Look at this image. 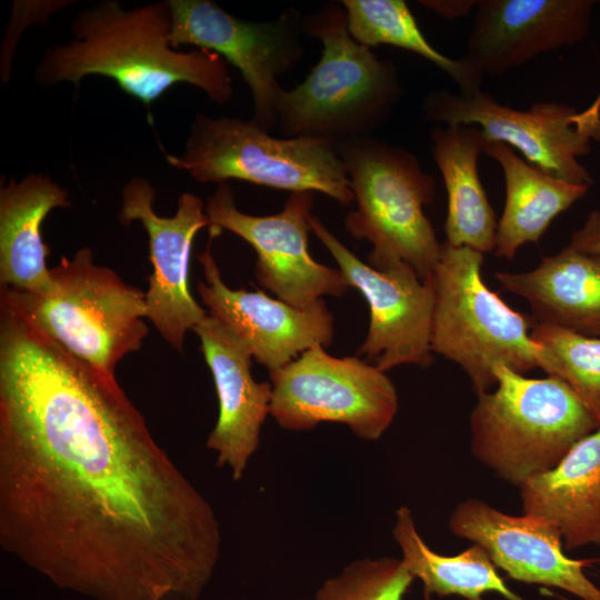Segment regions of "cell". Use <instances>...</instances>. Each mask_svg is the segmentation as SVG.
<instances>
[{"mask_svg": "<svg viewBox=\"0 0 600 600\" xmlns=\"http://www.w3.org/2000/svg\"><path fill=\"white\" fill-rule=\"evenodd\" d=\"M592 0H480L461 57L482 78L582 41Z\"/></svg>", "mask_w": 600, "mask_h": 600, "instance_id": "obj_17", "label": "cell"}, {"mask_svg": "<svg viewBox=\"0 0 600 600\" xmlns=\"http://www.w3.org/2000/svg\"><path fill=\"white\" fill-rule=\"evenodd\" d=\"M482 263L483 253L446 241L431 277V350L459 364L477 396L496 387L497 364L520 374L539 368L530 337L536 320L513 310L486 286Z\"/></svg>", "mask_w": 600, "mask_h": 600, "instance_id": "obj_7", "label": "cell"}, {"mask_svg": "<svg viewBox=\"0 0 600 600\" xmlns=\"http://www.w3.org/2000/svg\"><path fill=\"white\" fill-rule=\"evenodd\" d=\"M193 331L212 373L219 403L207 448L217 453L218 467L228 466L233 480H240L259 447L261 427L270 414L272 387L253 379L249 347L218 319L208 314Z\"/></svg>", "mask_w": 600, "mask_h": 600, "instance_id": "obj_18", "label": "cell"}, {"mask_svg": "<svg viewBox=\"0 0 600 600\" xmlns=\"http://www.w3.org/2000/svg\"><path fill=\"white\" fill-rule=\"evenodd\" d=\"M496 278L529 303L536 322L600 337L599 256L567 246L530 271H497Z\"/></svg>", "mask_w": 600, "mask_h": 600, "instance_id": "obj_20", "label": "cell"}, {"mask_svg": "<svg viewBox=\"0 0 600 600\" xmlns=\"http://www.w3.org/2000/svg\"><path fill=\"white\" fill-rule=\"evenodd\" d=\"M324 349L316 346L269 372L270 414L287 430L338 422L363 440H378L398 412L393 382L359 356L337 358Z\"/></svg>", "mask_w": 600, "mask_h": 600, "instance_id": "obj_9", "label": "cell"}, {"mask_svg": "<svg viewBox=\"0 0 600 600\" xmlns=\"http://www.w3.org/2000/svg\"><path fill=\"white\" fill-rule=\"evenodd\" d=\"M43 292L1 287L0 303L22 317L73 357L114 377L123 357L148 334L146 292L98 266L84 247L50 269Z\"/></svg>", "mask_w": 600, "mask_h": 600, "instance_id": "obj_4", "label": "cell"}, {"mask_svg": "<svg viewBox=\"0 0 600 600\" xmlns=\"http://www.w3.org/2000/svg\"><path fill=\"white\" fill-rule=\"evenodd\" d=\"M313 199L314 192H293L280 212L251 216L237 208L231 186L220 183L206 204L210 239L228 230L247 241L257 253L258 283L293 307L341 297L350 287L340 270L317 262L308 249Z\"/></svg>", "mask_w": 600, "mask_h": 600, "instance_id": "obj_12", "label": "cell"}, {"mask_svg": "<svg viewBox=\"0 0 600 600\" xmlns=\"http://www.w3.org/2000/svg\"><path fill=\"white\" fill-rule=\"evenodd\" d=\"M67 190L48 174L29 173L0 188V283L16 290L43 292L51 284L46 258L49 247L41 226L54 208L70 207Z\"/></svg>", "mask_w": 600, "mask_h": 600, "instance_id": "obj_21", "label": "cell"}, {"mask_svg": "<svg viewBox=\"0 0 600 600\" xmlns=\"http://www.w3.org/2000/svg\"><path fill=\"white\" fill-rule=\"evenodd\" d=\"M198 260L204 281H198L197 292L209 314L238 336L249 347L252 358L269 372L316 346H331L333 316L322 299L301 309L262 290L231 289L221 278L210 244Z\"/></svg>", "mask_w": 600, "mask_h": 600, "instance_id": "obj_15", "label": "cell"}, {"mask_svg": "<svg viewBox=\"0 0 600 600\" xmlns=\"http://www.w3.org/2000/svg\"><path fill=\"white\" fill-rule=\"evenodd\" d=\"M496 389L478 396L470 414L472 454L518 487L553 469L600 420L561 380L527 378L504 364Z\"/></svg>", "mask_w": 600, "mask_h": 600, "instance_id": "obj_5", "label": "cell"}, {"mask_svg": "<svg viewBox=\"0 0 600 600\" xmlns=\"http://www.w3.org/2000/svg\"><path fill=\"white\" fill-rule=\"evenodd\" d=\"M422 111L431 122L479 127L487 142L517 149L527 162L550 176L588 187L593 183L578 159L590 152L591 140L600 141V121L582 120L568 104L541 101L518 110L478 88L457 93L431 91Z\"/></svg>", "mask_w": 600, "mask_h": 600, "instance_id": "obj_10", "label": "cell"}, {"mask_svg": "<svg viewBox=\"0 0 600 600\" xmlns=\"http://www.w3.org/2000/svg\"><path fill=\"white\" fill-rule=\"evenodd\" d=\"M334 148L347 170L356 210L346 228L372 244L368 264L386 271L400 263L430 279L442 243L424 214L436 184L414 154L370 136L341 141Z\"/></svg>", "mask_w": 600, "mask_h": 600, "instance_id": "obj_6", "label": "cell"}, {"mask_svg": "<svg viewBox=\"0 0 600 600\" xmlns=\"http://www.w3.org/2000/svg\"><path fill=\"white\" fill-rule=\"evenodd\" d=\"M530 337L539 368L563 381L600 420V337L539 322Z\"/></svg>", "mask_w": 600, "mask_h": 600, "instance_id": "obj_26", "label": "cell"}, {"mask_svg": "<svg viewBox=\"0 0 600 600\" xmlns=\"http://www.w3.org/2000/svg\"><path fill=\"white\" fill-rule=\"evenodd\" d=\"M579 114L586 121H600V92L594 101L586 110L580 111Z\"/></svg>", "mask_w": 600, "mask_h": 600, "instance_id": "obj_31", "label": "cell"}, {"mask_svg": "<svg viewBox=\"0 0 600 600\" xmlns=\"http://www.w3.org/2000/svg\"><path fill=\"white\" fill-rule=\"evenodd\" d=\"M449 528L480 546L512 579L559 588L581 600H600V589L583 572L592 560L568 558L559 530L544 518L511 516L472 498L456 507Z\"/></svg>", "mask_w": 600, "mask_h": 600, "instance_id": "obj_16", "label": "cell"}, {"mask_svg": "<svg viewBox=\"0 0 600 600\" xmlns=\"http://www.w3.org/2000/svg\"><path fill=\"white\" fill-rule=\"evenodd\" d=\"M0 544L92 600H199L221 532L114 377L0 307Z\"/></svg>", "mask_w": 600, "mask_h": 600, "instance_id": "obj_1", "label": "cell"}, {"mask_svg": "<svg viewBox=\"0 0 600 600\" xmlns=\"http://www.w3.org/2000/svg\"><path fill=\"white\" fill-rule=\"evenodd\" d=\"M302 30L321 41L322 54L300 84L282 88L279 131L287 138L311 137L333 144L370 136L402 96L396 67L351 38L341 4L302 17Z\"/></svg>", "mask_w": 600, "mask_h": 600, "instance_id": "obj_3", "label": "cell"}, {"mask_svg": "<svg viewBox=\"0 0 600 600\" xmlns=\"http://www.w3.org/2000/svg\"><path fill=\"white\" fill-rule=\"evenodd\" d=\"M571 248L600 257V210L591 211L583 224L570 236Z\"/></svg>", "mask_w": 600, "mask_h": 600, "instance_id": "obj_29", "label": "cell"}, {"mask_svg": "<svg viewBox=\"0 0 600 600\" xmlns=\"http://www.w3.org/2000/svg\"><path fill=\"white\" fill-rule=\"evenodd\" d=\"M423 7L447 19H457L467 16L476 9L478 1L473 0H424L419 1Z\"/></svg>", "mask_w": 600, "mask_h": 600, "instance_id": "obj_30", "label": "cell"}, {"mask_svg": "<svg viewBox=\"0 0 600 600\" xmlns=\"http://www.w3.org/2000/svg\"><path fill=\"white\" fill-rule=\"evenodd\" d=\"M413 576L402 559H359L327 579L316 600H403Z\"/></svg>", "mask_w": 600, "mask_h": 600, "instance_id": "obj_27", "label": "cell"}, {"mask_svg": "<svg viewBox=\"0 0 600 600\" xmlns=\"http://www.w3.org/2000/svg\"><path fill=\"white\" fill-rule=\"evenodd\" d=\"M170 46H193L219 53L239 69L253 99V121L266 131L277 127V77L301 60L302 16L288 9L270 21L239 19L209 0H169Z\"/></svg>", "mask_w": 600, "mask_h": 600, "instance_id": "obj_11", "label": "cell"}, {"mask_svg": "<svg viewBox=\"0 0 600 600\" xmlns=\"http://www.w3.org/2000/svg\"><path fill=\"white\" fill-rule=\"evenodd\" d=\"M351 38L368 48L389 44L411 51L436 64L459 87V91L481 88L483 78L462 58L451 59L433 48L420 30L403 0H343Z\"/></svg>", "mask_w": 600, "mask_h": 600, "instance_id": "obj_25", "label": "cell"}, {"mask_svg": "<svg viewBox=\"0 0 600 600\" xmlns=\"http://www.w3.org/2000/svg\"><path fill=\"white\" fill-rule=\"evenodd\" d=\"M167 161L200 183L237 179L293 192H321L341 204L354 196L334 144L311 137L276 138L253 120L196 116L186 150Z\"/></svg>", "mask_w": 600, "mask_h": 600, "instance_id": "obj_8", "label": "cell"}, {"mask_svg": "<svg viewBox=\"0 0 600 600\" xmlns=\"http://www.w3.org/2000/svg\"><path fill=\"white\" fill-rule=\"evenodd\" d=\"M170 32L168 1L130 10L114 0L101 1L77 16L73 40L47 50L36 77L41 84L69 81L76 88L87 76L108 77L146 106L184 82L216 103H228L233 88L227 61L206 49H173Z\"/></svg>", "mask_w": 600, "mask_h": 600, "instance_id": "obj_2", "label": "cell"}, {"mask_svg": "<svg viewBox=\"0 0 600 600\" xmlns=\"http://www.w3.org/2000/svg\"><path fill=\"white\" fill-rule=\"evenodd\" d=\"M430 138L448 196L447 242L483 254L493 252L498 222L478 171L487 143L481 129L474 124L438 126Z\"/></svg>", "mask_w": 600, "mask_h": 600, "instance_id": "obj_22", "label": "cell"}, {"mask_svg": "<svg viewBox=\"0 0 600 600\" xmlns=\"http://www.w3.org/2000/svg\"><path fill=\"white\" fill-rule=\"evenodd\" d=\"M483 153L500 164L504 177L506 200L493 250L498 258L512 259L523 244L537 243L553 219L588 192V186L546 173L502 142H487Z\"/></svg>", "mask_w": 600, "mask_h": 600, "instance_id": "obj_23", "label": "cell"}, {"mask_svg": "<svg viewBox=\"0 0 600 600\" xmlns=\"http://www.w3.org/2000/svg\"><path fill=\"white\" fill-rule=\"evenodd\" d=\"M393 537L404 566L422 582L426 598L437 594L482 600L484 593L497 592L507 600H524L507 587L480 546L473 544L456 556H441L431 550L419 536L407 507L397 511Z\"/></svg>", "mask_w": 600, "mask_h": 600, "instance_id": "obj_24", "label": "cell"}, {"mask_svg": "<svg viewBox=\"0 0 600 600\" xmlns=\"http://www.w3.org/2000/svg\"><path fill=\"white\" fill-rule=\"evenodd\" d=\"M119 221H140L148 234L152 273L146 292L147 318L161 337L183 352L187 331L208 316L190 293L189 266L197 232L209 228L204 202L184 192L172 217H160L153 209L156 190L146 179L134 177L122 189Z\"/></svg>", "mask_w": 600, "mask_h": 600, "instance_id": "obj_14", "label": "cell"}, {"mask_svg": "<svg viewBox=\"0 0 600 600\" xmlns=\"http://www.w3.org/2000/svg\"><path fill=\"white\" fill-rule=\"evenodd\" d=\"M309 222L347 284L358 289L369 304V330L358 356L384 372L400 364L429 366L434 306L431 278L421 280L407 263L377 270L359 260L317 216Z\"/></svg>", "mask_w": 600, "mask_h": 600, "instance_id": "obj_13", "label": "cell"}, {"mask_svg": "<svg viewBox=\"0 0 600 600\" xmlns=\"http://www.w3.org/2000/svg\"><path fill=\"white\" fill-rule=\"evenodd\" d=\"M519 488L522 512L554 524L566 550L600 544V426Z\"/></svg>", "mask_w": 600, "mask_h": 600, "instance_id": "obj_19", "label": "cell"}, {"mask_svg": "<svg viewBox=\"0 0 600 600\" xmlns=\"http://www.w3.org/2000/svg\"><path fill=\"white\" fill-rule=\"evenodd\" d=\"M67 2L63 1H16L12 20L8 28L1 52V79L7 81L10 76L14 43L20 30L28 23L46 21L49 14Z\"/></svg>", "mask_w": 600, "mask_h": 600, "instance_id": "obj_28", "label": "cell"}]
</instances>
